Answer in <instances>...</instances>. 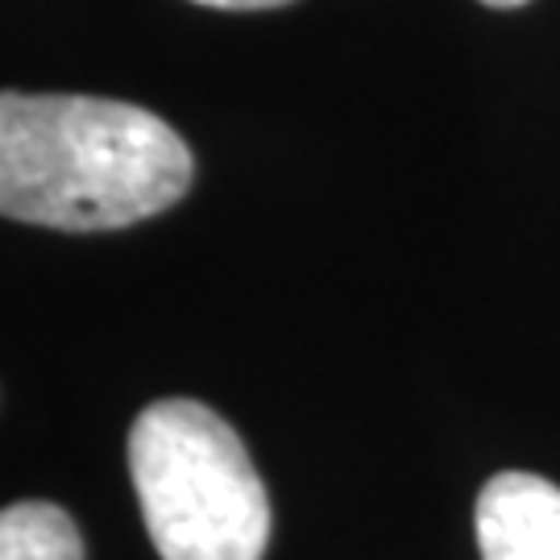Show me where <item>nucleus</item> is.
I'll list each match as a JSON object with an SVG mask.
<instances>
[{
	"label": "nucleus",
	"instance_id": "obj_1",
	"mask_svg": "<svg viewBox=\"0 0 560 560\" xmlns=\"http://www.w3.org/2000/svg\"><path fill=\"white\" fill-rule=\"evenodd\" d=\"M196 162L150 108L101 96H0V208L9 221L101 233L179 203Z\"/></svg>",
	"mask_w": 560,
	"mask_h": 560
},
{
	"label": "nucleus",
	"instance_id": "obj_6",
	"mask_svg": "<svg viewBox=\"0 0 560 560\" xmlns=\"http://www.w3.org/2000/svg\"><path fill=\"white\" fill-rule=\"evenodd\" d=\"M481 4H490V9H520L527 0H481Z\"/></svg>",
	"mask_w": 560,
	"mask_h": 560
},
{
	"label": "nucleus",
	"instance_id": "obj_2",
	"mask_svg": "<svg viewBox=\"0 0 560 560\" xmlns=\"http://www.w3.org/2000/svg\"><path fill=\"white\" fill-rule=\"evenodd\" d=\"M129 478L162 560H261L270 499L229 423L196 399L150 402L129 428Z\"/></svg>",
	"mask_w": 560,
	"mask_h": 560
},
{
	"label": "nucleus",
	"instance_id": "obj_3",
	"mask_svg": "<svg viewBox=\"0 0 560 560\" xmlns=\"http://www.w3.org/2000/svg\"><path fill=\"white\" fill-rule=\"evenodd\" d=\"M474 527L481 560H560V486L520 469L494 474L481 486Z\"/></svg>",
	"mask_w": 560,
	"mask_h": 560
},
{
	"label": "nucleus",
	"instance_id": "obj_5",
	"mask_svg": "<svg viewBox=\"0 0 560 560\" xmlns=\"http://www.w3.org/2000/svg\"><path fill=\"white\" fill-rule=\"evenodd\" d=\"M196 4L229 9V13H245V9H282V4H291V0H196Z\"/></svg>",
	"mask_w": 560,
	"mask_h": 560
},
{
	"label": "nucleus",
	"instance_id": "obj_4",
	"mask_svg": "<svg viewBox=\"0 0 560 560\" xmlns=\"http://www.w3.org/2000/svg\"><path fill=\"white\" fill-rule=\"evenodd\" d=\"M0 560H83L80 527L55 502H13L0 515Z\"/></svg>",
	"mask_w": 560,
	"mask_h": 560
}]
</instances>
